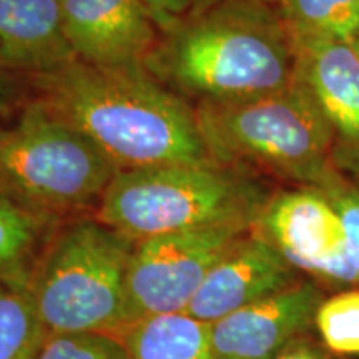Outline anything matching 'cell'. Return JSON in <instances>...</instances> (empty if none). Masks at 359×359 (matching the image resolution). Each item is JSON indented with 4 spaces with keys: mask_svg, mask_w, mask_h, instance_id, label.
I'll use <instances>...</instances> for the list:
<instances>
[{
    "mask_svg": "<svg viewBox=\"0 0 359 359\" xmlns=\"http://www.w3.org/2000/svg\"><path fill=\"white\" fill-rule=\"evenodd\" d=\"M248 231L251 226L224 224L137 241L127 269L130 325L185 313L210 269Z\"/></svg>",
    "mask_w": 359,
    "mask_h": 359,
    "instance_id": "7",
    "label": "cell"
},
{
    "mask_svg": "<svg viewBox=\"0 0 359 359\" xmlns=\"http://www.w3.org/2000/svg\"><path fill=\"white\" fill-rule=\"evenodd\" d=\"M123 343L132 359H218L208 325L187 313L133 323L125 331Z\"/></svg>",
    "mask_w": 359,
    "mask_h": 359,
    "instance_id": "14",
    "label": "cell"
},
{
    "mask_svg": "<svg viewBox=\"0 0 359 359\" xmlns=\"http://www.w3.org/2000/svg\"><path fill=\"white\" fill-rule=\"evenodd\" d=\"M253 231L298 271L334 285H359L339 215L318 188L302 187L273 195Z\"/></svg>",
    "mask_w": 359,
    "mask_h": 359,
    "instance_id": "8",
    "label": "cell"
},
{
    "mask_svg": "<svg viewBox=\"0 0 359 359\" xmlns=\"http://www.w3.org/2000/svg\"><path fill=\"white\" fill-rule=\"evenodd\" d=\"M298 281V269L251 228L210 269L185 313L212 325Z\"/></svg>",
    "mask_w": 359,
    "mask_h": 359,
    "instance_id": "11",
    "label": "cell"
},
{
    "mask_svg": "<svg viewBox=\"0 0 359 359\" xmlns=\"http://www.w3.org/2000/svg\"><path fill=\"white\" fill-rule=\"evenodd\" d=\"M318 190L338 212L346 236L349 258L359 271V190L348 185L341 177Z\"/></svg>",
    "mask_w": 359,
    "mask_h": 359,
    "instance_id": "20",
    "label": "cell"
},
{
    "mask_svg": "<svg viewBox=\"0 0 359 359\" xmlns=\"http://www.w3.org/2000/svg\"><path fill=\"white\" fill-rule=\"evenodd\" d=\"M275 359H326L320 349L311 341L303 338L293 341L285 351H281Z\"/></svg>",
    "mask_w": 359,
    "mask_h": 359,
    "instance_id": "23",
    "label": "cell"
},
{
    "mask_svg": "<svg viewBox=\"0 0 359 359\" xmlns=\"http://www.w3.org/2000/svg\"><path fill=\"white\" fill-rule=\"evenodd\" d=\"M133 245L88 215L52 231L29 278L48 334L127 331V269Z\"/></svg>",
    "mask_w": 359,
    "mask_h": 359,
    "instance_id": "6",
    "label": "cell"
},
{
    "mask_svg": "<svg viewBox=\"0 0 359 359\" xmlns=\"http://www.w3.org/2000/svg\"><path fill=\"white\" fill-rule=\"evenodd\" d=\"M351 45H353V47H354V50H356V52H358V55H359V32L356 34V37L353 39Z\"/></svg>",
    "mask_w": 359,
    "mask_h": 359,
    "instance_id": "25",
    "label": "cell"
},
{
    "mask_svg": "<svg viewBox=\"0 0 359 359\" xmlns=\"http://www.w3.org/2000/svg\"><path fill=\"white\" fill-rule=\"evenodd\" d=\"M314 326L331 351L359 354V290H348L323 299Z\"/></svg>",
    "mask_w": 359,
    "mask_h": 359,
    "instance_id": "18",
    "label": "cell"
},
{
    "mask_svg": "<svg viewBox=\"0 0 359 359\" xmlns=\"http://www.w3.org/2000/svg\"><path fill=\"white\" fill-rule=\"evenodd\" d=\"M77 60L58 0H0V72L25 82Z\"/></svg>",
    "mask_w": 359,
    "mask_h": 359,
    "instance_id": "13",
    "label": "cell"
},
{
    "mask_svg": "<svg viewBox=\"0 0 359 359\" xmlns=\"http://www.w3.org/2000/svg\"><path fill=\"white\" fill-rule=\"evenodd\" d=\"M53 224L0 193V281H29Z\"/></svg>",
    "mask_w": 359,
    "mask_h": 359,
    "instance_id": "15",
    "label": "cell"
},
{
    "mask_svg": "<svg viewBox=\"0 0 359 359\" xmlns=\"http://www.w3.org/2000/svg\"><path fill=\"white\" fill-rule=\"evenodd\" d=\"M15 115L0 127V193L53 223L97 210L118 168L37 97Z\"/></svg>",
    "mask_w": 359,
    "mask_h": 359,
    "instance_id": "5",
    "label": "cell"
},
{
    "mask_svg": "<svg viewBox=\"0 0 359 359\" xmlns=\"http://www.w3.org/2000/svg\"><path fill=\"white\" fill-rule=\"evenodd\" d=\"M233 2H255V4H266V6L278 4V6H281L283 0H233Z\"/></svg>",
    "mask_w": 359,
    "mask_h": 359,
    "instance_id": "24",
    "label": "cell"
},
{
    "mask_svg": "<svg viewBox=\"0 0 359 359\" xmlns=\"http://www.w3.org/2000/svg\"><path fill=\"white\" fill-rule=\"evenodd\" d=\"M280 7L293 37L351 43L359 32V0H283Z\"/></svg>",
    "mask_w": 359,
    "mask_h": 359,
    "instance_id": "17",
    "label": "cell"
},
{
    "mask_svg": "<svg viewBox=\"0 0 359 359\" xmlns=\"http://www.w3.org/2000/svg\"><path fill=\"white\" fill-rule=\"evenodd\" d=\"M145 69L191 107L241 100L293 82L294 40L271 6L219 0L161 34Z\"/></svg>",
    "mask_w": 359,
    "mask_h": 359,
    "instance_id": "2",
    "label": "cell"
},
{
    "mask_svg": "<svg viewBox=\"0 0 359 359\" xmlns=\"http://www.w3.org/2000/svg\"><path fill=\"white\" fill-rule=\"evenodd\" d=\"M258 173L219 165H165L118 172L95 217L133 243L201 228L255 226L271 198Z\"/></svg>",
    "mask_w": 359,
    "mask_h": 359,
    "instance_id": "4",
    "label": "cell"
},
{
    "mask_svg": "<svg viewBox=\"0 0 359 359\" xmlns=\"http://www.w3.org/2000/svg\"><path fill=\"white\" fill-rule=\"evenodd\" d=\"M193 110L206 150L219 165L313 188L339 178L333 165L336 135L296 79L276 92Z\"/></svg>",
    "mask_w": 359,
    "mask_h": 359,
    "instance_id": "3",
    "label": "cell"
},
{
    "mask_svg": "<svg viewBox=\"0 0 359 359\" xmlns=\"http://www.w3.org/2000/svg\"><path fill=\"white\" fill-rule=\"evenodd\" d=\"M30 85L25 80L0 72V116L12 115L29 100Z\"/></svg>",
    "mask_w": 359,
    "mask_h": 359,
    "instance_id": "22",
    "label": "cell"
},
{
    "mask_svg": "<svg viewBox=\"0 0 359 359\" xmlns=\"http://www.w3.org/2000/svg\"><path fill=\"white\" fill-rule=\"evenodd\" d=\"M294 79L320 107L336 137L359 148V55L348 42L293 37Z\"/></svg>",
    "mask_w": 359,
    "mask_h": 359,
    "instance_id": "12",
    "label": "cell"
},
{
    "mask_svg": "<svg viewBox=\"0 0 359 359\" xmlns=\"http://www.w3.org/2000/svg\"><path fill=\"white\" fill-rule=\"evenodd\" d=\"M75 58L103 69L145 67L161 32L140 0H58Z\"/></svg>",
    "mask_w": 359,
    "mask_h": 359,
    "instance_id": "9",
    "label": "cell"
},
{
    "mask_svg": "<svg viewBox=\"0 0 359 359\" xmlns=\"http://www.w3.org/2000/svg\"><path fill=\"white\" fill-rule=\"evenodd\" d=\"M37 359H132L123 339L105 333L48 334Z\"/></svg>",
    "mask_w": 359,
    "mask_h": 359,
    "instance_id": "19",
    "label": "cell"
},
{
    "mask_svg": "<svg viewBox=\"0 0 359 359\" xmlns=\"http://www.w3.org/2000/svg\"><path fill=\"white\" fill-rule=\"evenodd\" d=\"M325 296L311 280L259 299L208 325L218 359H275L314 325Z\"/></svg>",
    "mask_w": 359,
    "mask_h": 359,
    "instance_id": "10",
    "label": "cell"
},
{
    "mask_svg": "<svg viewBox=\"0 0 359 359\" xmlns=\"http://www.w3.org/2000/svg\"><path fill=\"white\" fill-rule=\"evenodd\" d=\"M47 338L29 281H0V359H37Z\"/></svg>",
    "mask_w": 359,
    "mask_h": 359,
    "instance_id": "16",
    "label": "cell"
},
{
    "mask_svg": "<svg viewBox=\"0 0 359 359\" xmlns=\"http://www.w3.org/2000/svg\"><path fill=\"white\" fill-rule=\"evenodd\" d=\"M27 83L40 102L87 135L118 172L213 161L193 107L145 67L103 69L74 60Z\"/></svg>",
    "mask_w": 359,
    "mask_h": 359,
    "instance_id": "1",
    "label": "cell"
},
{
    "mask_svg": "<svg viewBox=\"0 0 359 359\" xmlns=\"http://www.w3.org/2000/svg\"><path fill=\"white\" fill-rule=\"evenodd\" d=\"M140 2L151 13L160 32L163 34L190 15L196 0H140Z\"/></svg>",
    "mask_w": 359,
    "mask_h": 359,
    "instance_id": "21",
    "label": "cell"
}]
</instances>
